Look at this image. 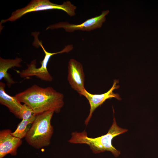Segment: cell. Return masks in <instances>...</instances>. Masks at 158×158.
I'll list each match as a JSON object with an SVG mask.
<instances>
[{"mask_svg":"<svg viewBox=\"0 0 158 158\" xmlns=\"http://www.w3.org/2000/svg\"><path fill=\"white\" fill-rule=\"evenodd\" d=\"M67 80L71 88L80 95L85 89L83 65L75 59H71L68 62Z\"/></svg>","mask_w":158,"mask_h":158,"instance_id":"7","label":"cell"},{"mask_svg":"<svg viewBox=\"0 0 158 158\" xmlns=\"http://www.w3.org/2000/svg\"><path fill=\"white\" fill-rule=\"evenodd\" d=\"M39 44L42 47L45 53L44 58L41 63V66L37 68L36 65V60H33L30 64H27V68L19 72L20 77L22 78H28L29 77L35 76L42 80L51 82L53 79V77L50 74L47 69V65L50 59L53 55L56 54L68 53L73 48V46L68 45L65 46L62 50L55 53H50L47 51L43 46L40 42Z\"/></svg>","mask_w":158,"mask_h":158,"instance_id":"5","label":"cell"},{"mask_svg":"<svg viewBox=\"0 0 158 158\" xmlns=\"http://www.w3.org/2000/svg\"><path fill=\"white\" fill-rule=\"evenodd\" d=\"M35 115L33 110L28 105L24 104L22 105L18 118L23 119H28Z\"/></svg>","mask_w":158,"mask_h":158,"instance_id":"13","label":"cell"},{"mask_svg":"<svg viewBox=\"0 0 158 158\" xmlns=\"http://www.w3.org/2000/svg\"><path fill=\"white\" fill-rule=\"evenodd\" d=\"M5 84L0 82V103L7 107L10 112L18 118L22 104L15 96L8 94L5 91Z\"/></svg>","mask_w":158,"mask_h":158,"instance_id":"10","label":"cell"},{"mask_svg":"<svg viewBox=\"0 0 158 158\" xmlns=\"http://www.w3.org/2000/svg\"><path fill=\"white\" fill-rule=\"evenodd\" d=\"M77 7L69 1L64 2L61 4L51 2L49 0H33L25 7L13 11L8 18L1 20L4 23L8 21H14L25 14L34 11L51 9L61 10L65 12L69 16L75 15Z\"/></svg>","mask_w":158,"mask_h":158,"instance_id":"4","label":"cell"},{"mask_svg":"<svg viewBox=\"0 0 158 158\" xmlns=\"http://www.w3.org/2000/svg\"><path fill=\"white\" fill-rule=\"evenodd\" d=\"M109 12V10L103 11L100 15L87 19L80 24L75 25L68 22H60L50 25L46 30L62 28L68 32H73L77 30L90 31L102 27L105 21V16Z\"/></svg>","mask_w":158,"mask_h":158,"instance_id":"6","label":"cell"},{"mask_svg":"<svg viewBox=\"0 0 158 158\" xmlns=\"http://www.w3.org/2000/svg\"><path fill=\"white\" fill-rule=\"evenodd\" d=\"M117 81H114L111 88L106 92L100 94H92L85 89L80 95L84 96L88 100L90 106L89 114L85 121V124L87 125L90 120L92 114L95 109L101 105L106 100L114 98L118 100L121 98L118 94L114 93V90L118 88L117 85Z\"/></svg>","mask_w":158,"mask_h":158,"instance_id":"8","label":"cell"},{"mask_svg":"<svg viewBox=\"0 0 158 158\" xmlns=\"http://www.w3.org/2000/svg\"><path fill=\"white\" fill-rule=\"evenodd\" d=\"M15 96L29 106L35 115L49 110L59 113L64 104L63 94L50 87L43 88L34 85Z\"/></svg>","mask_w":158,"mask_h":158,"instance_id":"1","label":"cell"},{"mask_svg":"<svg viewBox=\"0 0 158 158\" xmlns=\"http://www.w3.org/2000/svg\"><path fill=\"white\" fill-rule=\"evenodd\" d=\"M127 131V129L122 128L118 126L114 117L113 123L106 134L92 138L88 137L85 131L82 132H73L71 133V137L68 142L72 143L87 144L95 154L108 151L111 152L115 157H117L121 152L113 146L112 140L115 137Z\"/></svg>","mask_w":158,"mask_h":158,"instance_id":"2","label":"cell"},{"mask_svg":"<svg viewBox=\"0 0 158 158\" xmlns=\"http://www.w3.org/2000/svg\"><path fill=\"white\" fill-rule=\"evenodd\" d=\"M9 129L0 132V158H3L8 154L15 155L18 148L22 144L21 139L12 134Z\"/></svg>","mask_w":158,"mask_h":158,"instance_id":"9","label":"cell"},{"mask_svg":"<svg viewBox=\"0 0 158 158\" xmlns=\"http://www.w3.org/2000/svg\"><path fill=\"white\" fill-rule=\"evenodd\" d=\"M36 115H34L28 119H23L18 124L16 130L12 133L14 136L21 139L25 137L30 128V125L33 122Z\"/></svg>","mask_w":158,"mask_h":158,"instance_id":"12","label":"cell"},{"mask_svg":"<svg viewBox=\"0 0 158 158\" xmlns=\"http://www.w3.org/2000/svg\"><path fill=\"white\" fill-rule=\"evenodd\" d=\"M22 61V59L18 57L14 59H5L0 58V80L4 79L9 87L16 82L7 72L8 71L14 67H21V65L20 63Z\"/></svg>","mask_w":158,"mask_h":158,"instance_id":"11","label":"cell"},{"mask_svg":"<svg viewBox=\"0 0 158 158\" xmlns=\"http://www.w3.org/2000/svg\"><path fill=\"white\" fill-rule=\"evenodd\" d=\"M54 112L49 110L36 115L25 137L29 145L37 149L49 145L53 133L51 120Z\"/></svg>","mask_w":158,"mask_h":158,"instance_id":"3","label":"cell"}]
</instances>
